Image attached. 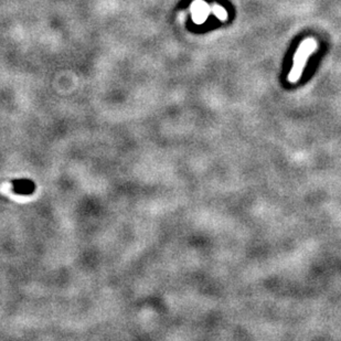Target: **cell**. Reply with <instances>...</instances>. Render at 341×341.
<instances>
[{
	"label": "cell",
	"mask_w": 341,
	"mask_h": 341,
	"mask_svg": "<svg viewBox=\"0 0 341 341\" xmlns=\"http://www.w3.org/2000/svg\"><path fill=\"white\" fill-rule=\"evenodd\" d=\"M318 48V42L314 38H308L305 39L302 45L297 49L296 53L294 55V64L293 69L289 72L288 74V81L291 83H296L299 81L302 77L303 71L305 69L309 56L313 54L316 49Z\"/></svg>",
	"instance_id": "obj_1"
},
{
	"label": "cell",
	"mask_w": 341,
	"mask_h": 341,
	"mask_svg": "<svg viewBox=\"0 0 341 341\" xmlns=\"http://www.w3.org/2000/svg\"><path fill=\"white\" fill-rule=\"evenodd\" d=\"M211 10L215 14V17L217 19H220L221 21H226L228 19V12L226 9L223 8V7H221L219 5H214L211 8Z\"/></svg>",
	"instance_id": "obj_3"
},
{
	"label": "cell",
	"mask_w": 341,
	"mask_h": 341,
	"mask_svg": "<svg viewBox=\"0 0 341 341\" xmlns=\"http://www.w3.org/2000/svg\"><path fill=\"white\" fill-rule=\"evenodd\" d=\"M211 11V8L203 0H197L192 4V18L197 24L205 23Z\"/></svg>",
	"instance_id": "obj_2"
}]
</instances>
